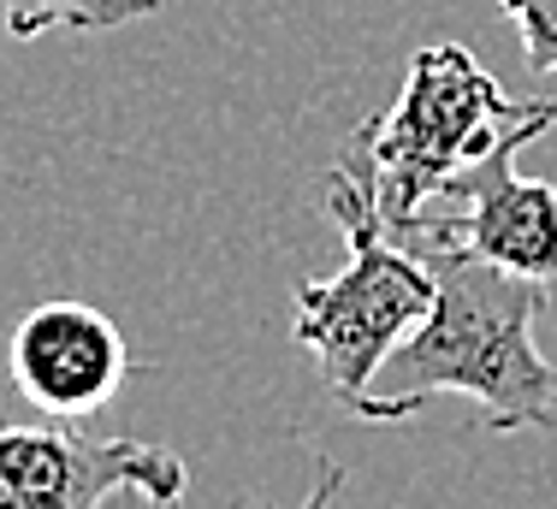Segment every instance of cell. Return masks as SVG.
Segmentation results:
<instances>
[{
    "label": "cell",
    "instance_id": "1",
    "mask_svg": "<svg viewBox=\"0 0 557 509\" xmlns=\"http://www.w3.org/2000/svg\"><path fill=\"white\" fill-rule=\"evenodd\" d=\"M433 266V308L416 338L397 350L409 385L397 397H374L362 421H409L428 397L457 392L481 409L486 433H546L557 438V361L540 356L534 314L546 308L540 278H516L481 254L416 237L409 244Z\"/></svg>",
    "mask_w": 557,
    "mask_h": 509
},
{
    "label": "cell",
    "instance_id": "2",
    "mask_svg": "<svg viewBox=\"0 0 557 509\" xmlns=\"http://www.w3.org/2000/svg\"><path fill=\"white\" fill-rule=\"evenodd\" d=\"M552 101H516L498 89L462 42H428L409 60L404 96L386 113L362 119L344 160L368 184V202L386 220L392 237H404L445 190L498 149L516 125L540 119Z\"/></svg>",
    "mask_w": 557,
    "mask_h": 509
},
{
    "label": "cell",
    "instance_id": "3",
    "mask_svg": "<svg viewBox=\"0 0 557 509\" xmlns=\"http://www.w3.org/2000/svg\"><path fill=\"white\" fill-rule=\"evenodd\" d=\"M326 213L338 220L350 261L326 278L297 285V326L290 338L314 356L321 385L362 421L374 404V373L416 338V326L433 308V266L409 244H397L386 220L368 202V184L350 160L326 172Z\"/></svg>",
    "mask_w": 557,
    "mask_h": 509
},
{
    "label": "cell",
    "instance_id": "4",
    "mask_svg": "<svg viewBox=\"0 0 557 509\" xmlns=\"http://www.w3.org/2000/svg\"><path fill=\"white\" fill-rule=\"evenodd\" d=\"M119 492L178 509L190 468L178 450L143 438H96L54 421L0 426V509H108Z\"/></svg>",
    "mask_w": 557,
    "mask_h": 509
},
{
    "label": "cell",
    "instance_id": "5",
    "mask_svg": "<svg viewBox=\"0 0 557 509\" xmlns=\"http://www.w3.org/2000/svg\"><path fill=\"white\" fill-rule=\"evenodd\" d=\"M557 125V101L540 119L516 125L510 137L498 142L486 160H474L457 184L445 190L450 213L445 220H428L421 213L397 244H416V237H440V244H457L481 261L504 266L516 278H540V285H557V190L546 178H528L516 172V160L534 137H546Z\"/></svg>",
    "mask_w": 557,
    "mask_h": 509
},
{
    "label": "cell",
    "instance_id": "6",
    "mask_svg": "<svg viewBox=\"0 0 557 509\" xmlns=\"http://www.w3.org/2000/svg\"><path fill=\"white\" fill-rule=\"evenodd\" d=\"M12 385L48 414H89L113 404L131 380V350L119 326L89 302H42L12 326Z\"/></svg>",
    "mask_w": 557,
    "mask_h": 509
},
{
    "label": "cell",
    "instance_id": "7",
    "mask_svg": "<svg viewBox=\"0 0 557 509\" xmlns=\"http://www.w3.org/2000/svg\"><path fill=\"white\" fill-rule=\"evenodd\" d=\"M149 12H161V0H0V24L18 42L48 30L96 36V30H119L131 18H149Z\"/></svg>",
    "mask_w": 557,
    "mask_h": 509
},
{
    "label": "cell",
    "instance_id": "8",
    "mask_svg": "<svg viewBox=\"0 0 557 509\" xmlns=\"http://www.w3.org/2000/svg\"><path fill=\"white\" fill-rule=\"evenodd\" d=\"M504 18L516 24L534 77H557V0H498Z\"/></svg>",
    "mask_w": 557,
    "mask_h": 509
},
{
    "label": "cell",
    "instance_id": "9",
    "mask_svg": "<svg viewBox=\"0 0 557 509\" xmlns=\"http://www.w3.org/2000/svg\"><path fill=\"white\" fill-rule=\"evenodd\" d=\"M338 492H344V468L326 462L321 480H314V492L302 504H244V509H338Z\"/></svg>",
    "mask_w": 557,
    "mask_h": 509
}]
</instances>
